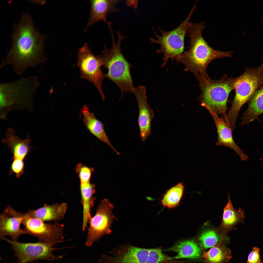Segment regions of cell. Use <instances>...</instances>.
Listing matches in <instances>:
<instances>
[{
	"instance_id": "1",
	"label": "cell",
	"mask_w": 263,
	"mask_h": 263,
	"mask_svg": "<svg viewBox=\"0 0 263 263\" xmlns=\"http://www.w3.org/2000/svg\"><path fill=\"white\" fill-rule=\"evenodd\" d=\"M47 37L37 30L29 14H22L19 23L14 26L11 48L1 61L0 68L11 66L16 74L21 75L27 68L45 63L47 59L44 52Z\"/></svg>"
},
{
	"instance_id": "2",
	"label": "cell",
	"mask_w": 263,
	"mask_h": 263,
	"mask_svg": "<svg viewBox=\"0 0 263 263\" xmlns=\"http://www.w3.org/2000/svg\"><path fill=\"white\" fill-rule=\"evenodd\" d=\"M205 28L203 22L191 23L188 32L190 38L189 48L175 59L184 65L186 71L193 73L199 81V85L207 83L211 79L207 68L212 60L231 57L233 53L231 51L218 50L210 47L202 35Z\"/></svg>"
},
{
	"instance_id": "3",
	"label": "cell",
	"mask_w": 263,
	"mask_h": 263,
	"mask_svg": "<svg viewBox=\"0 0 263 263\" xmlns=\"http://www.w3.org/2000/svg\"><path fill=\"white\" fill-rule=\"evenodd\" d=\"M112 40L110 49L105 47L101 54L98 56L101 60L103 66L108 70L105 77L114 82L120 89L122 94L128 92H133V86L130 70L132 66L121 52V44L124 37L117 33V43H116L113 31H111Z\"/></svg>"
},
{
	"instance_id": "4",
	"label": "cell",
	"mask_w": 263,
	"mask_h": 263,
	"mask_svg": "<svg viewBox=\"0 0 263 263\" xmlns=\"http://www.w3.org/2000/svg\"><path fill=\"white\" fill-rule=\"evenodd\" d=\"M263 85V64L254 68L246 69L242 74L235 78L234 89L235 94L225 121L232 129L235 128L238 114L242 106L248 102Z\"/></svg>"
},
{
	"instance_id": "5",
	"label": "cell",
	"mask_w": 263,
	"mask_h": 263,
	"mask_svg": "<svg viewBox=\"0 0 263 263\" xmlns=\"http://www.w3.org/2000/svg\"><path fill=\"white\" fill-rule=\"evenodd\" d=\"M196 8L195 4L185 19L173 30L165 31L160 29L161 34L160 35L154 31L155 38H151L150 40L151 43L160 45V48L157 52L163 55L162 66H165L169 59L175 60L184 52L185 37L191 23L190 19Z\"/></svg>"
},
{
	"instance_id": "6",
	"label": "cell",
	"mask_w": 263,
	"mask_h": 263,
	"mask_svg": "<svg viewBox=\"0 0 263 263\" xmlns=\"http://www.w3.org/2000/svg\"><path fill=\"white\" fill-rule=\"evenodd\" d=\"M235 79L225 75L219 79H211L208 83L200 86L201 93L198 99L201 105L208 107L217 115H221L225 122L227 100L234 89Z\"/></svg>"
},
{
	"instance_id": "7",
	"label": "cell",
	"mask_w": 263,
	"mask_h": 263,
	"mask_svg": "<svg viewBox=\"0 0 263 263\" xmlns=\"http://www.w3.org/2000/svg\"><path fill=\"white\" fill-rule=\"evenodd\" d=\"M39 85L35 76L22 77L16 81L0 84V101L3 108L15 105L31 103Z\"/></svg>"
},
{
	"instance_id": "8",
	"label": "cell",
	"mask_w": 263,
	"mask_h": 263,
	"mask_svg": "<svg viewBox=\"0 0 263 263\" xmlns=\"http://www.w3.org/2000/svg\"><path fill=\"white\" fill-rule=\"evenodd\" d=\"M11 246L18 263H28L40 260L53 261L62 257H57L53 252L55 250L65 248H56L54 245L39 241L35 243H23L14 241L5 238H1Z\"/></svg>"
},
{
	"instance_id": "9",
	"label": "cell",
	"mask_w": 263,
	"mask_h": 263,
	"mask_svg": "<svg viewBox=\"0 0 263 263\" xmlns=\"http://www.w3.org/2000/svg\"><path fill=\"white\" fill-rule=\"evenodd\" d=\"M77 63L81 77L94 84L102 100H104L102 82L105 77L101 69V66H103L102 62L98 55L95 56L94 54L87 43H85L79 49Z\"/></svg>"
},
{
	"instance_id": "10",
	"label": "cell",
	"mask_w": 263,
	"mask_h": 263,
	"mask_svg": "<svg viewBox=\"0 0 263 263\" xmlns=\"http://www.w3.org/2000/svg\"><path fill=\"white\" fill-rule=\"evenodd\" d=\"M113 207L107 199L101 202L95 215L89 221L85 245L90 247L103 236L111 233V226L114 216L112 213Z\"/></svg>"
},
{
	"instance_id": "11",
	"label": "cell",
	"mask_w": 263,
	"mask_h": 263,
	"mask_svg": "<svg viewBox=\"0 0 263 263\" xmlns=\"http://www.w3.org/2000/svg\"><path fill=\"white\" fill-rule=\"evenodd\" d=\"M22 224L25 234L35 236L39 241L52 245L63 242L64 225L56 222L53 223H46L39 219L27 216L23 214Z\"/></svg>"
},
{
	"instance_id": "12",
	"label": "cell",
	"mask_w": 263,
	"mask_h": 263,
	"mask_svg": "<svg viewBox=\"0 0 263 263\" xmlns=\"http://www.w3.org/2000/svg\"><path fill=\"white\" fill-rule=\"evenodd\" d=\"M146 88L142 86L134 87V93L139 110L138 123L140 135L144 141L151 133V123L154 116L153 112L147 101Z\"/></svg>"
},
{
	"instance_id": "13",
	"label": "cell",
	"mask_w": 263,
	"mask_h": 263,
	"mask_svg": "<svg viewBox=\"0 0 263 263\" xmlns=\"http://www.w3.org/2000/svg\"><path fill=\"white\" fill-rule=\"evenodd\" d=\"M150 249L140 248L129 243L119 246L110 252V263H147Z\"/></svg>"
},
{
	"instance_id": "14",
	"label": "cell",
	"mask_w": 263,
	"mask_h": 263,
	"mask_svg": "<svg viewBox=\"0 0 263 263\" xmlns=\"http://www.w3.org/2000/svg\"><path fill=\"white\" fill-rule=\"evenodd\" d=\"M23 214L18 212L9 205L5 208L0 215V238L9 236L12 240L17 241L21 235L25 234L20 228L23 219Z\"/></svg>"
},
{
	"instance_id": "15",
	"label": "cell",
	"mask_w": 263,
	"mask_h": 263,
	"mask_svg": "<svg viewBox=\"0 0 263 263\" xmlns=\"http://www.w3.org/2000/svg\"><path fill=\"white\" fill-rule=\"evenodd\" d=\"M208 111L215 124L218 135L216 146H225L234 150L242 160H245L246 156L242 150L236 144L233 138L232 130L222 118L220 117L208 107H204Z\"/></svg>"
},
{
	"instance_id": "16",
	"label": "cell",
	"mask_w": 263,
	"mask_h": 263,
	"mask_svg": "<svg viewBox=\"0 0 263 263\" xmlns=\"http://www.w3.org/2000/svg\"><path fill=\"white\" fill-rule=\"evenodd\" d=\"M2 142L11 150L13 155L12 160H24L31 148L30 146L31 140L29 136L25 139H21L15 134L14 130L10 128L8 129L5 137Z\"/></svg>"
},
{
	"instance_id": "17",
	"label": "cell",
	"mask_w": 263,
	"mask_h": 263,
	"mask_svg": "<svg viewBox=\"0 0 263 263\" xmlns=\"http://www.w3.org/2000/svg\"><path fill=\"white\" fill-rule=\"evenodd\" d=\"M67 209V205L65 203L51 205L45 204L43 207L37 209L29 210L26 214L28 216L44 222H58L64 218Z\"/></svg>"
},
{
	"instance_id": "18",
	"label": "cell",
	"mask_w": 263,
	"mask_h": 263,
	"mask_svg": "<svg viewBox=\"0 0 263 263\" xmlns=\"http://www.w3.org/2000/svg\"><path fill=\"white\" fill-rule=\"evenodd\" d=\"M119 1L114 0H90V12L85 31L91 25L101 20L103 21L108 25L110 22L107 20L106 15L109 13L118 10L116 7Z\"/></svg>"
},
{
	"instance_id": "19",
	"label": "cell",
	"mask_w": 263,
	"mask_h": 263,
	"mask_svg": "<svg viewBox=\"0 0 263 263\" xmlns=\"http://www.w3.org/2000/svg\"><path fill=\"white\" fill-rule=\"evenodd\" d=\"M81 111L84 122L90 132L99 140L109 145L117 154H119L120 153L111 143L105 131L103 124L90 111L87 106L85 105Z\"/></svg>"
},
{
	"instance_id": "20",
	"label": "cell",
	"mask_w": 263,
	"mask_h": 263,
	"mask_svg": "<svg viewBox=\"0 0 263 263\" xmlns=\"http://www.w3.org/2000/svg\"><path fill=\"white\" fill-rule=\"evenodd\" d=\"M247 109L241 118V125L249 123L259 119L263 113V85L253 95L248 102Z\"/></svg>"
},
{
	"instance_id": "21",
	"label": "cell",
	"mask_w": 263,
	"mask_h": 263,
	"mask_svg": "<svg viewBox=\"0 0 263 263\" xmlns=\"http://www.w3.org/2000/svg\"><path fill=\"white\" fill-rule=\"evenodd\" d=\"M162 250L177 253V254L172 257L176 259H196L199 257L201 254L200 248L194 241L191 240L180 241L171 247Z\"/></svg>"
},
{
	"instance_id": "22",
	"label": "cell",
	"mask_w": 263,
	"mask_h": 263,
	"mask_svg": "<svg viewBox=\"0 0 263 263\" xmlns=\"http://www.w3.org/2000/svg\"><path fill=\"white\" fill-rule=\"evenodd\" d=\"M230 250L220 242L209 251L203 253L202 257L206 263H225L232 257Z\"/></svg>"
},
{
	"instance_id": "23",
	"label": "cell",
	"mask_w": 263,
	"mask_h": 263,
	"mask_svg": "<svg viewBox=\"0 0 263 263\" xmlns=\"http://www.w3.org/2000/svg\"><path fill=\"white\" fill-rule=\"evenodd\" d=\"M227 203L225 207L223 215L222 224L226 228L234 226L236 224L243 222L244 217L243 210L240 208L236 210L233 208L228 195Z\"/></svg>"
},
{
	"instance_id": "24",
	"label": "cell",
	"mask_w": 263,
	"mask_h": 263,
	"mask_svg": "<svg viewBox=\"0 0 263 263\" xmlns=\"http://www.w3.org/2000/svg\"><path fill=\"white\" fill-rule=\"evenodd\" d=\"M184 190V186L182 183L172 188L164 195L162 200V204L164 206L170 208L177 206L182 197Z\"/></svg>"
},
{
	"instance_id": "25",
	"label": "cell",
	"mask_w": 263,
	"mask_h": 263,
	"mask_svg": "<svg viewBox=\"0 0 263 263\" xmlns=\"http://www.w3.org/2000/svg\"><path fill=\"white\" fill-rule=\"evenodd\" d=\"M161 247L150 249L147 263H185L168 256L162 252Z\"/></svg>"
},
{
	"instance_id": "26",
	"label": "cell",
	"mask_w": 263,
	"mask_h": 263,
	"mask_svg": "<svg viewBox=\"0 0 263 263\" xmlns=\"http://www.w3.org/2000/svg\"><path fill=\"white\" fill-rule=\"evenodd\" d=\"M219 236L212 230H208L203 232L199 238L200 245L204 248L213 247L218 243Z\"/></svg>"
},
{
	"instance_id": "27",
	"label": "cell",
	"mask_w": 263,
	"mask_h": 263,
	"mask_svg": "<svg viewBox=\"0 0 263 263\" xmlns=\"http://www.w3.org/2000/svg\"><path fill=\"white\" fill-rule=\"evenodd\" d=\"M93 168L88 167L81 163H78L75 168V171L78 175L80 184L87 183L90 181Z\"/></svg>"
},
{
	"instance_id": "28",
	"label": "cell",
	"mask_w": 263,
	"mask_h": 263,
	"mask_svg": "<svg viewBox=\"0 0 263 263\" xmlns=\"http://www.w3.org/2000/svg\"><path fill=\"white\" fill-rule=\"evenodd\" d=\"M11 165L9 174H15L16 178H18L24 173V164L23 160L19 159L12 160Z\"/></svg>"
},
{
	"instance_id": "29",
	"label": "cell",
	"mask_w": 263,
	"mask_h": 263,
	"mask_svg": "<svg viewBox=\"0 0 263 263\" xmlns=\"http://www.w3.org/2000/svg\"><path fill=\"white\" fill-rule=\"evenodd\" d=\"M260 251L259 248L253 247L248 255L246 263H263L260 258Z\"/></svg>"
}]
</instances>
